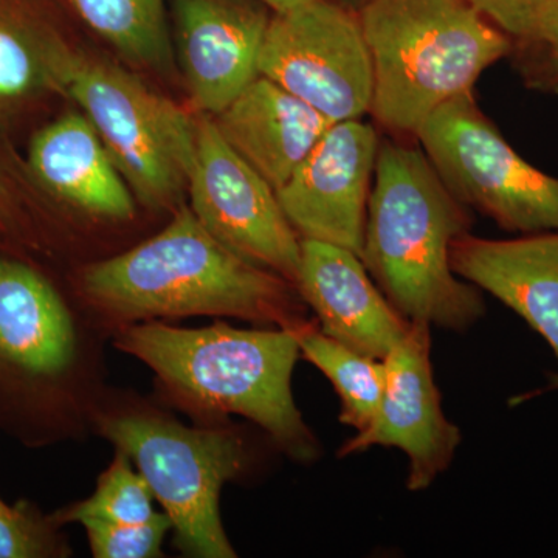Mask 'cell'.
<instances>
[{
    "label": "cell",
    "mask_w": 558,
    "mask_h": 558,
    "mask_svg": "<svg viewBox=\"0 0 558 558\" xmlns=\"http://www.w3.org/2000/svg\"><path fill=\"white\" fill-rule=\"evenodd\" d=\"M526 51L524 75L539 89L558 87V16L537 43L521 47Z\"/></svg>",
    "instance_id": "25"
},
{
    "label": "cell",
    "mask_w": 558,
    "mask_h": 558,
    "mask_svg": "<svg viewBox=\"0 0 558 558\" xmlns=\"http://www.w3.org/2000/svg\"><path fill=\"white\" fill-rule=\"evenodd\" d=\"M260 2L266 3L271 11H284L301 5V3L310 2V0H260Z\"/></svg>",
    "instance_id": "26"
},
{
    "label": "cell",
    "mask_w": 558,
    "mask_h": 558,
    "mask_svg": "<svg viewBox=\"0 0 558 558\" xmlns=\"http://www.w3.org/2000/svg\"><path fill=\"white\" fill-rule=\"evenodd\" d=\"M80 292L95 317L119 329L199 315L284 329L310 322L295 284L216 240L183 204L156 236L84 267Z\"/></svg>",
    "instance_id": "1"
},
{
    "label": "cell",
    "mask_w": 558,
    "mask_h": 558,
    "mask_svg": "<svg viewBox=\"0 0 558 558\" xmlns=\"http://www.w3.org/2000/svg\"><path fill=\"white\" fill-rule=\"evenodd\" d=\"M86 531L92 554L97 558L161 557V545L171 531L170 517L161 512L145 523L123 524L87 520L81 523Z\"/></svg>",
    "instance_id": "23"
},
{
    "label": "cell",
    "mask_w": 558,
    "mask_h": 558,
    "mask_svg": "<svg viewBox=\"0 0 558 558\" xmlns=\"http://www.w3.org/2000/svg\"><path fill=\"white\" fill-rule=\"evenodd\" d=\"M450 263L459 278L486 290L526 319L548 341L558 360V231L519 240H486L465 233L451 244ZM549 377L548 387L512 402L557 391L558 373Z\"/></svg>",
    "instance_id": "14"
},
{
    "label": "cell",
    "mask_w": 558,
    "mask_h": 558,
    "mask_svg": "<svg viewBox=\"0 0 558 558\" xmlns=\"http://www.w3.org/2000/svg\"><path fill=\"white\" fill-rule=\"evenodd\" d=\"M271 13L260 0H175L180 65L197 112L218 116L259 76Z\"/></svg>",
    "instance_id": "12"
},
{
    "label": "cell",
    "mask_w": 558,
    "mask_h": 558,
    "mask_svg": "<svg viewBox=\"0 0 558 558\" xmlns=\"http://www.w3.org/2000/svg\"><path fill=\"white\" fill-rule=\"evenodd\" d=\"M28 167L62 204L90 218L128 222L135 196L90 120L69 112L33 135Z\"/></svg>",
    "instance_id": "15"
},
{
    "label": "cell",
    "mask_w": 558,
    "mask_h": 558,
    "mask_svg": "<svg viewBox=\"0 0 558 558\" xmlns=\"http://www.w3.org/2000/svg\"><path fill=\"white\" fill-rule=\"evenodd\" d=\"M81 20L134 64L170 65L165 0H69Z\"/></svg>",
    "instance_id": "20"
},
{
    "label": "cell",
    "mask_w": 558,
    "mask_h": 558,
    "mask_svg": "<svg viewBox=\"0 0 558 558\" xmlns=\"http://www.w3.org/2000/svg\"><path fill=\"white\" fill-rule=\"evenodd\" d=\"M380 138L362 120L330 124L310 156L277 191L301 240L339 245L362 255Z\"/></svg>",
    "instance_id": "11"
},
{
    "label": "cell",
    "mask_w": 558,
    "mask_h": 558,
    "mask_svg": "<svg viewBox=\"0 0 558 558\" xmlns=\"http://www.w3.org/2000/svg\"><path fill=\"white\" fill-rule=\"evenodd\" d=\"M259 75L332 123L362 120L373 102L374 75L357 11L330 0L274 11L260 49Z\"/></svg>",
    "instance_id": "8"
},
{
    "label": "cell",
    "mask_w": 558,
    "mask_h": 558,
    "mask_svg": "<svg viewBox=\"0 0 558 558\" xmlns=\"http://www.w3.org/2000/svg\"><path fill=\"white\" fill-rule=\"evenodd\" d=\"M450 193L501 229L558 231V178L527 163L472 92L436 109L414 135Z\"/></svg>",
    "instance_id": "7"
},
{
    "label": "cell",
    "mask_w": 558,
    "mask_h": 558,
    "mask_svg": "<svg viewBox=\"0 0 558 558\" xmlns=\"http://www.w3.org/2000/svg\"><path fill=\"white\" fill-rule=\"evenodd\" d=\"M190 208L202 226L242 258L295 284L301 238L286 218L277 191L242 159L215 120L197 113Z\"/></svg>",
    "instance_id": "9"
},
{
    "label": "cell",
    "mask_w": 558,
    "mask_h": 558,
    "mask_svg": "<svg viewBox=\"0 0 558 558\" xmlns=\"http://www.w3.org/2000/svg\"><path fill=\"white\" fill-rule=\"evenodd\" d=\"M387 387L373 422L341 446L339 457L371 447H396L409 458L407 487L425 490L446 472L461 432L446 417L433 376L432 325L411 322L409 332L384 360Z\"/></svg>",
    "instance_id": "10"
},
{
    "label": "cell",
    "mask_w": 558,
    "mask_h": 558,
    "mask_svg": "<svg viewBox=\"0 0 558 558\" xmlns=\"http://www.w3.org/2000/svg\"><path fill=\"white\" fill-rule=\"evenodd\" d=\"M78 357V332L49 279L0 258V363L33 379L54 380Z\"/></svg>",
    "instance_id": "17"
},
{
    "label": "cell",
    "mask_w": 558,
    "mask_h": 558,
    "mask_svg": "<svg viewBox=\"0 0 558 558\" xmlns=\"http://www.w3.org/2000/svg\"><path fill=\"white\" fill-rule=\"evenodd\" d=\"M295 286L322 332L360 354L385 360L409 332L411 322L374 284L360 256L339 245L301 240Z\"/></svg>",
    "instance_id": "13"
},
{
    "label": "cell",
    "mask_w": 558,
    "mask_h": 558,
    "mask_svg": "<svg viewBox=\"0 0 558 558\" xmlns=\"http://www.w3.org/2000/svg\"><path fill=\"white\" fill-rule=\"evenodd\" d=\"M359 17L373 62L369 113L395 134L416 135L515 46L469 0H371Z\"/></svg>",
    "instance_id": "4"
},
{
    "label": "cell",
    "mask_w": 558,
    "mask_h": 558,
    "mask_svg": "<svg viewBox=\"0 0 558 558\" xmlns=\"http://www.w3.org/2000/svg\"><path fill=\"white\" fill-rule=\"evenodd\" d=\"M520 47L537 43L558 16V0H469Z\"/></svg>",
    "instance_id": "24"
},
{
    "label": "cell",
    "mask_w": 558,
    "mask_h": 558,
    "mask_svg": "<svg viewBox=\"0 0 558 558\" xmlns=\"http://www.w3.org/2000/svg\"><path fill=\"white\" fill-rule=\"evenodd\" d=\"M132 465L126 453L116 450V457L98 478L94 494L54 513L51 520L61 527L87 520L137 524L153 519L156 498L142 473Z\"/></svg>",
    "instance_id": "21"
},
{
    "label": "cell",
    "mask_w": 558,
    "mask_h": 558,
    "mask_svg": "<svg viewBox=\"0 0 558 558\" xmlns=\"http://www.w3.org/2000/svg\"><path fill=\"white\" fill-rule=\"evenodd\" d=\"M213 120L231 148L275 191L288 183L332 124L263 75Z\"/></svg>",
    "instance_id": "16"
},
{
    "label": "cell",
    "mask_w": 558,
    "mask_h": 558,
    "mask_svg": "<svg viewBox=\"0 0 558 558\" xmlns=\"http://www.w3.org/2000/svg\"><path fill=\"white\" fill-rule=\"evenodd\" d=\"M295 330L301 357L317 366L339 392L340 422L362 432L368 427L384 399L387 366L384 360L368 357L319 329L317 319L303 323Z\"/></svg>",
    "instance_id": "19"
},
{
    "label": "cell",
    "mask_w": 558,
    "mask_h": 558,
    "mask_svg": "<svg viewBox=\"0 0 558 558\" xmlns=\"http://www.w3.org/2000/svg\"><path fill=\"white\" fill-rule=\"evenodd\" d=\"M472 222L424 150L380 140L360 259L403 318L465 330L486 314L480 289L450 263Z\"/></svg>",
    "instance_id": "3"
},
{
    "label": "cell",
    "mask_w": 558,
    "mask_h": 558,
    "mask_svg": "<svg viewBox=\"0 0 558 558\" xmlns=\"http://www.w3.org/2000/svg\"><path fill=\"white\" fill-rule=\"evenodd\" d=\"M116 344L154 371L180 410L219 424L229 414L247 417L295 461L318 458V440L292 395L301 357L295 330L236 329L220 322L183 329L153 319L121 328Z\"/></svg>",
    "instance_id": "2"
},
{
    "label": "cell",
    "mask_w": 558,
    "mask_h": 558,
    "mask_svg": "<svg viewBox=\"0 0 558 558\" xmlns=\"http://www.w3.org/2000/svg\"><path fill=\"white\" fill-rule=\"evenodd\" d=\"M330 2L339 3V5L344 7V9L357 11L359 13L371 0H330Z\"/></svg>",
    "instance_id": "28"
},
{
    "label": "cell",
    "mask_w": 558,
    "mask_h": 558,
    "mask_svg": "<svg viewBox=\"0 0 558 558\" xmlns=\"http://www.w3.org/2000/svg\"><path fill=\"white\" fill-rule=\"evenodd\" d=\"M76 54L32 0H0V113L64 94Z\"/></svg>",
    "instance_id": "18"
},
{
    "label": "cell",
    "mask_w": 558,
    "mask_h": 558,
    "mask_svg": "<svg viewBox=\"0 0 558 558\" xmlns=\"http://www.w3.org/2000/svg\"><path fill=\"white\" fill-rule=\"evenodd\" d=\"M64 94L90 120L135 199L178 209L196 157V117L138 76L76 54Z\"/></svg>",
    "instance_id": "6"
},
{
    "label": "cell",
    "mask_w": 558,
    "mask_h": 558,
    "mask_svg": "<svg viewBox=\"0 0 558 558\" xmlns=\"http://www.w3.org/2000/svg\"><path fill=\"white\" fill-rule=\"evenodd\" d=\"M98 435L149 484L170 517L175 546L197 558H233L220 519V494L244 475L252 462L247 439L234 428L186 427L145 405H119L95 413Z\"/></svg>",
    "instance_id": "5"
},
{
    "label": "cell",
    "mask_w": 558,
    "mask_h": 558,
    "mask_svg": "<svg viewBox=\"0 0 558 558\" xmlns=\"http://www.w3.org/2000/svg\"><path fill=\"white\" fill-rule=\"evenodd\" d=\"M58 527L28 502L9 506L0 498V558L65 556Z\"/></svg>",
    "instance_id": "22"
},
{
    "label": "cell",
    "mask_w": 558,
    "mask_h": 558,
    "mask_svg": "<svg viewBox=\"0 0 558 558\" xmlns=\"http://www.w3.org/2000/svg\"><path fill=\"white\" fill-rule=\"evenodd\" d=\"M11 220L9 201H7L5 193L0 189V230L9 229Z\"/></svg>",
    "instance_id": "27"
}]
</instances>
